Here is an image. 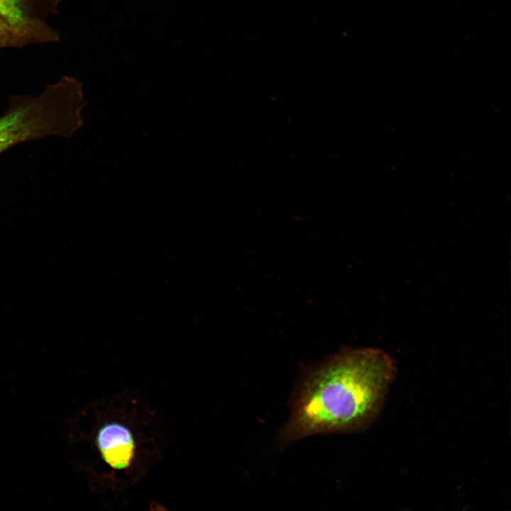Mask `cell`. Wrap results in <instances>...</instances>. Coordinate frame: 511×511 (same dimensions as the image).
<instances>
[{"mask_svg":"<svg viewBox=\"0 0 511 511\" xmlns=\"http://www.w3.org/2000/svg\"><path fill=\"white\" fill-rule=\"evenodd\" d=\"M395 373L393 359L377 348H345L319 364L300 383L281 443L368 426L378 414Z\"/></svg>","mask_w":511,"mask_h":511,"instance_id":"1","label":"cell"},{"mask_svg":"<svg viewBox=\"0 0 511 511\" xmlns=\"http://www.w3.org/2000/svg\"><path fill=\"white\" fill-rule=\"evenodd\" d=\"M94 409L96 421L88 439L95 456V484L108 499H120L160 459L156 414L144 399L129 392Z\"/></svg>","mask_w":511,"mask_h":511,"instance_id":"2","label":"cell"},{"mask_svg":"<svg viewBox=\"0 0 511 511\" xmlns=\"http://www.w3.org/2000/svg\"><path fill=\"white\" fill-rule=\"evenodd\" d=\"M0 117V154L28 141L60 136L68 138L82 126L85 106L82 84L65 75L38 95H16Z\"/></svg>","mask_w":511,"mask_h":511,"instance_id":"3","label":"cell"},{"mask_svg":"<svg viewBox=\"0 0 511 511\" xmlns=\"http://www.w3.org/2000/svg\"><path fill=\"white\" fill-rule=\"evenodd\" d=\"M65 0H0V16L28 28L50 31L48 18L59 13Z\"/></svg>","mask_w":511,"mask_h":511,"instance_id":"4","label":"cell"},{"mask_svg":"<svg viewBox=\"0 0 511 511\" xmlns=\"http://www.w3.org/2000/svg\"><path fill=\"white\" fill-rule=\"evenodd\" d=\"M49 43L50 37L46 33L0 16V49Z\"/></svg>","mask_w":511,"mask_h":511,"instance_id":"5","label":"cell"}]
</instances>
